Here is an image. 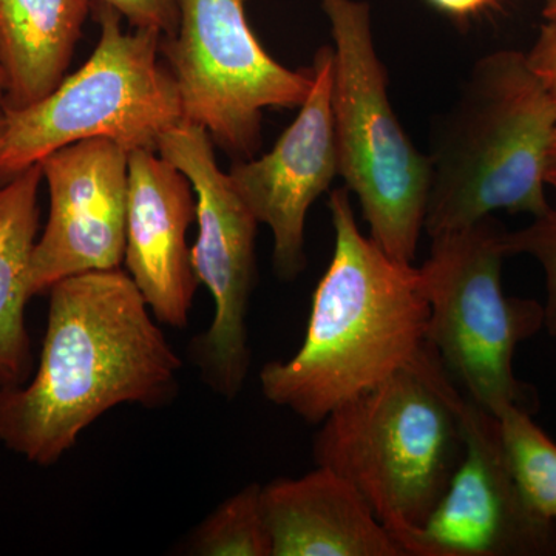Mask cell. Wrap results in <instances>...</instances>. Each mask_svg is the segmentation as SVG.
I'll return each mask as SVG.
<instances>
[{
  "label": "cell",
  "mask_w": 556,
  "mask_h": 556,
  "mask_svg": "<svg viewBox=\"0 0 556 556\" xmlns=\"http://www.w3.org/2000/svg\"><path fill=\"white\" fill-rule=\"evenodd\" d=\"M3 137V110L0 112V142H2Z\"/></svg>",
  "instance_id": "26"
},
{
  "label": "cell",
  "mask_w": 556,
  "mask_h": 556,
  "mask_svg": "<svg viewBox=\"0 0 556 556\" xmlns=\"http://www.w3.org/2000/svg\"><path fill=\"white\" fill-rule=\"evenodd\" d=\"M40 163L2 188L0 201V388L20 387L30 375V339L25 305L30 260L39 225Z\"/></svg>",
  "instance_id": "16"
},
{
  "label": "cell",
  "mask_w": 556,
  "mask_h": 556,
  "mask_svg": "<svg viewBox=\"0 0 556 556\" xmlns=\"http://www.w3.org/2000/svg\"><path fill=\"white\" fill-rule=\"evenodd\" d=\"M496 419L519 495L536 517L556 522V442L521 405H508Z\"/></svg>",
  "instance_id": "17"
},
{
  "label": "cell",
  "mask_w": 556,
  "mask_h": 556,
  "mask_svg": "<svg viewBox=\"0 0 556 556\" xmlns=\"http://www.w3.org/2000/svg\"><path fill=\"white\" fill-rule=\"evenodd\" d=\"M450 376V375H448ZM447 393L464 437V455L409 556L556 554V522L536 517L508 470L496 416L448 378Z\"/></svg>",
  "instance_id": "10"
},
{
  "label": "cell",
  "mask_w": 556,
  "mask_h": 556,
  "mask_svg": "<svg viewBox=\"0 0 556 556\" xmlns=\"http://www.w3.org/2000/svg\"><path fill=\"white\" fill-rule=\"evenodd\" d=\"M101 5L115 10L137 30L160 33L172 38L179 21V0H100Z\"/></svg>",
  "instance_id": "20"
},
{
  "label": "cell",
  "mask_w": 556,
  "mask_h": 556,
  "mask_svg": "<svg viewBox=\"0 0 556 556\" xmlns=\"http://www.w3.org/2000/svg\"><path fill=\"white\" fill-rule=\"evenodd\" d=\"M192 185L159 150L129 152L126 258L131 280L156 320L188 327L199 278L188 230L197 217Z\"/></svg>",
  "instance_id": "13"
},
{
  "label": "cell",
  "mask_w": 556,
  "mask_h": 556,
  "mask_svg": "<svg viewBox=\"0 0 556 556\" xmlns=\"http://www.w3.org/2000/svg\"><path fill=\"white\" fill-rule=\"evenodd\" d=\"M329 212L334 252L314 292L302 346L260 372L270 404L309 424L409 367L427 345L430 314L419 268L362 233L350 190L331 192Z\"/></svg>",
  "instance_id": "2"
},
{
  "label": "cell",
  "mask_w": 556,
  "mask_h": 556,
  "mask_svg": "<svg viewBox=\"0 0 556 556\" xmlns=\"http://www.w3.org/2000/svg\"><path fill=\"white\" fill-rule=\"evenodd\" d=\"M448 378L427 342L409 367L332 409L314 439L317 466L346 479L407 556L464 455Z\"/></svg>",
  "instance_id": "4"
},
{
  "label": "cell",
  "mask_w": 556,
  "mask_h": 556,
  "mask_svg": "<svg viewBox=\"0 0 556 556\" xmlns=\"http://www.w3.org/2000/svg\"><path fill=\"white\" fill-rule=\"evenodd\" d=\"M3 101H5V78H3L2 68H0V112L3 110Z\"/></svg>",
  "instance_id": "25"
},
{
  "label": "cell",
  "mask_w": 556,
  "mask_h": 556,
  "mask_svg": "<svg viewBox=\"0 0 556 556\" xmlns=\"http://www.w3.org/2000/svg\"><path fill=\"white\" fill-rule=\"evenodd\" d=\"M544 20H554L556 17V0H543Z\"/></svg>",
  "instance_id": "24"
},
{
  "label": "cell",
  "mask_w": 556,
  "mask_h": 556,
  "mask_svg": "<svg viewBox=\"0 0 556 556\" xmlns=\"http://www.w3.org/2000/svg\"><path fill=\"white\" fill-rule=\"evenodd\" d=\"M248 0H179L178 28L163 39L182 121L203 127L233 155L252 159L266 109L305 102L313 73L269 56L247 20Z\"/></svg>",
  "instance_id": "8"
},
{
  "label": "cell",
  "mask_w": 556,
  "mask_h": 556,
  "mask_svg": "<svg viewBox=\"0 0 556 556\" xmlns=\"http://www.w3.org/2000/svg\"><path fill=\"white\" fill-rule=\"evenodd\" d=\"M527 54L530 67L543 80L556 101V17L546 20L538 33L535 43Z\"/></svg>",
  "instance_id": "21"
},
{
  "label": "cell",
  "mask_w": 556,
  "mask_h": 556,
  "mask_svg": "<svg viewBox=\"0 0 556 556\" xmlns=\"http://www.w3.org/2000/svg\"><path fill=\"white\" fill-rule=\"evenodd\" d=\"M431 3L457 17H467L471 14L481 13L486 7L492 5L495 0H430Z\"/></svg>",
  "instance_id": "22"
},
{
  "label": "cell",
  "mask_w": 556,
  "mask_h": 556,
  "mask_svg": "<svg viewBox=\"0 0 556 556\" xmlns=\"http://www.w3.org/2000/svg\"><path fill=\"white\" fill-rule=\"evenodd\" d=\"M332 43L331 110L339 177L357 197L369 237L413 265L426 225L431 164L402 129L388 97L368 3L321 0Z\"/></svg>",
  "instance_id": "5"
},
{
  "label": "cell",
  "mask_w": 556,
  "mask_h": 556,
  "mask_svg": "<svg viewBox=\"0 0 556 556\" xmlns=\"http://www.w3.org/2000/svg\"><path fill=\"white\" fill-rule=\"evenodd\" d=\"M0 201H2V189H0Z\"/></svg>",
  "instance_id": "27"
},
{
  "label": "cell",
  "mask_w": 556,
  "mask_h": 556,
  "mask_svg": "<svg viewBox=\"0 0 556 556\" xmlns=\"http://www.w3.org/2000/svg\"><path fill=\"white\" fill-rule=\"evenodd\" d=\"M508 255H529L541 266L546 280L544 328L556 338V206L533 217L526 228L506 233Z\"/></svg>",
  "instance_id": "19"
},
{
  "label": "cell",
  "mask_w": 556,
  "mask_h": 556,
  "mask_svg": "<svg viewBox=\"0 0 556 556\" xmlns=\"http://www.w3.org/2000/svg\"><path fill=\"white\" fill-rule=\"evenodd\" d=\"M273 556H407L346 479L327 467L262 489Z\"/></svg>",
  "instance_id": "14"
},
{
  "label": "cell",
  "mask_w": 556,
  "mask_h": 556,
  "mask_svg": "<svg viewBox=\"0 0 556 556\" xmlns=\"http://www.w3.org/2000/svg\"><path fill=\"white\" fill-rule=\"evenodd\" d=\"M156 150L188 177L197 195L199 237L190 260L214 298L215 316L193 342L192 354L212 390L233 399L251 364L247 318L258 222L229 175L218 169L211 135L203 127L181 121L161 137Z\"/></svg>",
  "instance_id": "9"
},
{
  "label": "cell",
  "mask_w": 556,
  "mask_h": 556,
  "mask_svg": "<svg viewBox=\"0 0 556 556\" xmlns=\"http://www.w3.org/2000/svg\"><path fill=\"white\" fill-rule=\"evenodd\" d=\"M546 181L547 186L556 190V134L554 144H552L551 155H548Z\"/></svg>",
  "instance_id": "23"
},
{
  "label": "cell",
  "mask_w": 556,
  "mask_h": 556,
  "mask_svg": "<svg viewBox=\"0 0 556 556\" xmlns=\"http://www.w3.org/2000/svg\"><path fill=\"white\" fill-rule=\"evenodd\" d=\"M40 166L50 215L31 252V298L67 277L118 269L126 255L129 152L112 139H86Z\"/></svg>",
  "instance_id": "11"
},
{
  "label": "cell",
  "mask_w": 556,
  "mask_h": 556,
  "mask_svg": "<svg viewBox=\"0 0 556 556\" xmlns=\"http://www.w3.org/2000/svg\"><path fill=\"white\" fill-rule=\"evenodd\" d=\"M100 24V42L75 75L35 104L3 109L0 179L86 139H112L127 152L156 150L181 123L177 83L159 60L163 36L124 31L119 14L101 3Z\"/></svg>",
  "instance_id": "6"
},
{
  "label": "cell",
  "mask_w": 556,
  "mask_h": 556,
  "mask_svg": "<svg viewBox=\"0 0 556 556\" xmlns=\"http://www.w3.org/2000/svg\"><path fill=\"white\" fill-rule=\"evenodd\" d=\"M262 489V485L249 484L219 504L190 538V554L273 556Z\"/></svg>",
  "instance_id": "18"
},
{
  "label": "cell",
  "mask_w": 556,
  "mask_h": 556,
  "mask_svg": "<svg viewBox=\"0 0 556 556\" xmlns=\"http://www.w3.org/2000/svg\"><path fill=\"white\" fill-rule=\"evenodd\" d=\"M49 292L35 378L25 387L0 388V442L43 467L58 463L116 405L172 401L181 369L129 274L91 270Z\"/></svg>",
  "instance_id": "1"
},
{
  "label": "cell",
  "mask_w": 556,
  "mask_h": 556,
  "mask_svg": "<svg viewBox=\"0 0 556 556\" xmlns=\"http://www.w3.org/2000/svg\"><path fill=\"white\" fill-rule=\"evenodd\" d=\"M507 230L495 217L431 239L419 268L428 302L427 342L450 378L497 415L508 405L529 409L517 379L519 343L544 328L543 305L508 298L501 281Z\"/></svg>",
  "instance_id": "7"
},
{
  "label": "cell",
  "mask_w": 556,
  "mask_h": 556,
  "mask_svg": "<svg viewBox=\"0 0 556 556\" xmlns=\"http://www.w3.org/2000/svg\"><path fill=\"white\" fill-rule=\"evenodd\" d=\"M90 0H0L3 109H24L56 89L78 42Z\"/></svg>",
  "instance_id": "15"
},
{
  "label": "cell",
  "mask_w": 556,
  "mask_h": 556,
  "mask_svg": "<svg viewBox=\"0 0 556 556\" xmlns=\"http://www.w3.org/2000/svg\"><path fill=\"white\" fill-rule=\"evenodd\" d=\"M332 49L318 50L313 87L298 118L258 160L236 164L230 181L274 239L278 277L291 280L305 268L306 215L339 177L338 142L331 110Z\"/></svg>",
  "instance_id": "12"
},
{
  "label": "cell",
  "mask_w": 556,
  "mask_h": 556,
  "mask_svg": "<svg viewBox=\"0 0 556 556\" xmlns=\"http://www.w3.org/2000/svg\"><path fill=\"white\" fill-rule=\"evenodd\" d=\"M556 101L527 54L497 50L475 62L431 134L430 239L500 211L544 214Z\"/></svg>",
  "instance_id": "3"
}]
</instances>
